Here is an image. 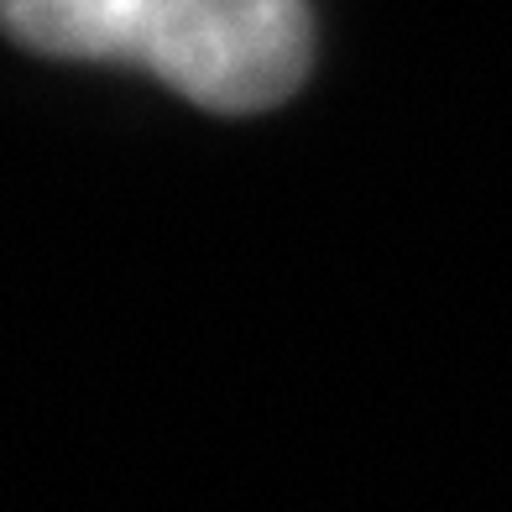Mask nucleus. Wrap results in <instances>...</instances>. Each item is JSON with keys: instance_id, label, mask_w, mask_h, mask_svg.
<instances>
[{"instance_id": "1", "label": "nucleus", "mask_w": 512, "mask_h": 512, "mask_svg": "<svg viewBox=\"0 0 512 512\" xmlns=\"http://www.w3.org/2000/svg\"><path fill=\"white\" fill-rule=\"evenodd\" d=\"M0 27L53 58L126 63L225 115L288 100L309 74V0H0Z\"/></svg>"}]
</instances>
